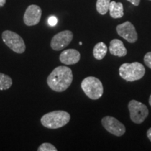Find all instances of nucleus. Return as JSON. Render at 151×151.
Instances as JSON below:
<instances>
[{"label":"nucleus","instance_id":"22","mask_svg":"<svg viewBox=\"0 0 151 151\" xmlns=\"http://www.w3.org/2000/svg\"><path fill=\"white\" fill-rule=\"evenodd\" d=\"M6 0H0V7H2L5 5Z\"/></svg>","mask_w":151,"mask_h":151},{"label":"nucleus","instance_id":"12","mask_svg":"<svg viewBox=\"0 0 151 151\" xmlns=\"http://www.w3.org/2000/svg\"><path fill=\"white\" fill-rule=\"evenodd\" d=\"M109 51L111 55L118 57H124L127 53V50L124 47L123 42L116 39L111 41Z\"/></svg>","mask_w":151,"mask_h":151},{"label":"nucleus","instance_id":"21","mask_svg":"<svg viewBox=\"0 0 151 151\" xmlns=\"http://www.w3.org/2000/svg\"><path fill=\"white\" fill-rule=\"evenodd\" d=\"M147 137H148L149 140L151 141V127L147 131Z\"/></svg>","mask_w":151,"mask_h":151},{"label":"nucleus","instance_id":"2","mask_svg":"<svg viewBox=\"0 0 151 151\" xmlns=\"http://www.w3.org/2000/svg\"><path fill=\"white\" fill-rule=\"evenodd\" d=\"M71 119L70 114L65 111H54L43 115L41 123L48 129H58L65 126Z\"/></svg>","mask_w":151,"mask_h":151},{"label":"nucleus","instance_id":"6","mask_svg":"<svg viewBox=\"0 0 151 151\" xmlns=\"http://www.w3.org/2000/svg\"><path fill=\"white\" fill-rule=\"evenodd\" d=\"M128 109L132 121L136 124H141L148 116V109L144 104L137 100H131L128 104Z\"/></svg>","mask_w":151,"mask_h":151},{"label":"nucleus","instance_id":"11","mask_svg":"<svg viewBox=\"0 0 151 151\" xmlns=\"http://www.w3.org/2000/svg\"><path fill=\"white\" fill-rule=\"evenodd\" d=\"M81 59V54L76 49H67L61 52L60 60L67 65H72L78 63Z\"/></svg>","mask_w":151,"mask_h":151},{"label":"nucleus","instance_id":"9","mask_svg":"<svg viewBox=\"0 0 151 151\" xmlns=\"http://www.w3.org/2000/svg\"><path fill=\"white\" fill-rule=\"evenodd\" d=\"M117 32L129 43H134L138 39V34L132 22L126 21L116 27Z\"/></svg>","mask_w":151,"mask_h":151},{"label":"nucleus","instance_id":"14","mask_svg":"<svg viewBox=\"0 0 151 151\" xmlns=\"http://www.w3.org/2000/svg\"><path fill=\"white\" fill-rule=\"evenodd\" d=\"M106 45L104 42H99L95 45L93 48V56L98 60H102L107 53Z\"/></svg>","mask_w":151,"mask_h":151},{"label":"nucleus","instance_id":"24","mask_svg":"<svg viewBox=\"0 0 151 151\" xmlns=\"http://www.w3.org/2000/svg\"><path fill=\"white\" fill-rule=\"evenodd\" d=\"M79 45H81H81H82V42H81V41H80V42H79Z\"/></svg>","mask_w":151,"mask_h":151},{"label":"nucleus","instance_id":"16","mask_svg":"<svg viewBox=\"0 0 151 151\" xmlns=\"http://www.w3.org/2000/svg\"><path fill=\"white\" fill-rule=\"evenodd\" d=\"M12 79L9 76L0 73V90H8L12 86Z\"/></svg>","mask_w":151,"mask_h":151},{"label":"nucleus","instance_id":"4","mask_svg":"<svg viewBox=\"0 0 151 151\" xmlns=\"http://www.w3.org/2000/svg\"><path fill=\"white\" fill-rule=\"evenodd\" d=\"M81 88L87 97L93 100L101 97L104 93L102 83L99 78L94 76H88L81 82Z\"/></svg>","mask_w":151,"mask_h":151},{"label":"nucleus","instance_id":"19","mask_svg":"<svg viewBox=\"0 0 151 151\" xmlns=\"http://www.w3.org/2000/svg\"><path fill=\"white\" fill-rule=\"evenodd\" d=\"M58 23V19L55 16H50L48 18V24L50 26H55Z\"/></svg>","mask_w":151,"mask_h":151},{"label":"nucleus","instance_id":"23","mask_svg":"<svg viewBox=\"0 0 151 151\" xmlns=\"http://www.w3.org/2000/svg\"><path fill=\"white\" fill-rule=\"evenodd\" d=\"M149 104H150V106H151V94L150 96V98H149Z\"/></svg>","mask_w":151,"mask_h":151},{"label":"nucleus","instance_id":"5","mask_svg":"<svg viewBox=\"0 0 151 151\" xmlns=\"http://www.w3.org/2000/svg\"><path fill=\"white\" fill-rule=\"evenodd\" d=\"M6 45L16 53L21 54L25 51L26 46L23 39L18 34L10 30H5L1 35Z\"/></svg>","mask_w":151,"mask_h":151},{"label":"nucleus","instance_id":"20","mask_svg":"<svg viewBox=\"0 0 151 151\" xmlns=\"http://www.w3.org/2000/svg\"><path fill=\"white\" fill-rule=\"evenodd\" d=\"M128 1L131 2L132 4L134 6H139V4H140L141 0H127Z\"/></svg>","mask_w":151,"mask_h":151},{"label":"nucleus","instance_id":"3","mask_svg":"<svg viewBox=\"0 0 151 151\" xmlns=\"http://www.w3.org/2000/svg\"><path fill=\"white\" fill-rule=\"evenodd\" d=\"M146 73L144 66L139 62L124 63L119 68V74L120 77L126 81H133L140 80L144 76Z\"/></svg>","mask_w":151,"mask_h":151},{"label":"nucleus","instance_id":"18","mask_svg":"<svg viewBox=\"0 0 151 151\" xmlns=\"http://www.w3.org/2000/svg\"><path fill=\"white\" fill-rule=\"evenodd\" d=\"M144 62L147 67L151 69V52H148L144 56Z\"/></svg>","mask_w":151,"mask_h":151},{"label":"nucleus","instance_id":"13","mask_svg":"<svg viewBox=\"0 0 151 151\" xmlns=\"http://www.w3.org/2000/svg\"><path fill=\"white\" fill-rule=\"evenodd\" d=\"M109 11L110 12V16L113 18H120L124 16L123 5L121 2L111 1Z\"/></svg>","mask_w":151,"mask_h":151},{"label":"nucleus","instance_id":"10","mask_svg":"<svg viewBox=\"0 0 151 151\" xmlns=\"http://www.w3.org/2000/svg\"><path fill=\"white\" fill-rule=\"evenodd\" d=\"M42 10L39 6L30 5L26 9L23 16L24 24L27 26H34L40 22Z\"/></svg>","mask_w":151,"mask_h":151},{"label":"nucleus","instance_id":"7","mask_svg":"<svg viewBox=\"0 0 151 151\" xmlns=\"http://www.w3.org/2000/svg\"><path fill=\"white\" fill-rule=\"evenodd\" d=\"M101 124L107 132L116 137H121L126 132L124 124L114 117H104L101 119Z\"/></svg>","mask_w":151,"mask_h":151},{"label":"nucleus","instance_id":"8","mask_svg":"<svg viewBox=\"0 0 151 151\" xmlns=\"http://www.w3.org/2000/svg\"><path fill=\"white\" fill-rule=\"evenodd\" d=\"M73 33L69 30H65L58 33L52 38L50 46L52 50L59 51L69 46L73 39Z\"/></svg>","mask_w":151,"mask_h":151},{"label":"nucleus","instance_id":"17","mask_svg":"<svg viewBox=\"0 0 151 151\" xmlns=\"http://www.w3.org/2000/svg\"><path fill=\"white\" fill-rule=\"evenodd\" d=\"M38 151H57L58 149L50 143H43L38 148Z\"/></svg>","mask_w":151,"mask_h":151},{"label":"nucleus","instance_id":"15","mask_svg":"<svg viewBox=\"0 0 151 151\" xmlns=\"http://www.w3.org/2000/svg\"><path fill=\"white\" fill-rule=\"evenodd\" d=\"M111 0H97L96 9L97 12L101 15H105L109 10Z\"/></svg>","mask_w":151,"mask_h":151},{"label":"nucleus","instance_id":"1","mask_svg":"<svg viewBox=\"0 0 151 151\" xmlns=\"http://www.w3.org/2000/svg\"><path fill=\"white\" fill-rule=\"evenodd\" d=\"M73 81V73L67 66H59L55 68L47 78V83L53 91H65Z\"/></svg>","mask_w":151,"mask_h":151}]
</instances>
